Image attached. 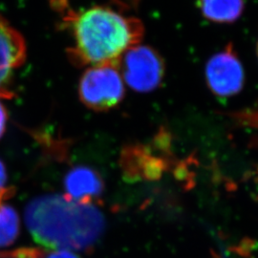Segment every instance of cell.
I'll return each mask as SVG.
<instances>
[{
    "instance_id": "6da1fadb",
    "label": "cell",
    "mask_w": 258,
    "mask_h": 258,
    "mask_svg": "<svg viewBox=\"0 0 258 258\" xmlns=\"http://www.w3.org/2000/svg\"><path fill=\"white\" fill-rule=\"evenodd\" d=\"M25 222L33 239L53 249H92L105 228L104 217L94 205L59 195L35 198L26 207Z\"/></svg>"
},
{
    "instance_id": "7a4b0ae2",
    "label": "cell",
    "mask_w": 258,
    "mask_h": 258,
    "mask_svg": "<svg viewBox=\"0 0 258 258\" xmlns=\"http://www.w3.org/2000/svg\"><path fill=\"white\" fill-rule=\"evenodd\" d=\"M74 45L69 56L74 64L116 65L144 35L139 19L127 18L105 7H93L71 16Z\"/></svg>"
},
{
    "instance_id": "3957f363",
    "label": "cell",
    "mask_w": 258,
    "mask_h": 258,
    "mask_svg": "<svg viewBox=\"0 0 258 258\" xmlns=\"http://www.w3.org/2000/svg\"><path fill=\"white\" fill-rule=\"evenodd\" d=\"M79 96L83 104L94 111H106L119 104L124 96L122 78L116 65L94 66L83 74Z\"/></svg>"
},
{
    "instance_id": "277c9868",
    "label": "cell",
    "mask_w": 258,
    "mask_h": 258,
    "mask_svg": "<svg viewBox=\"0 0 258 258\" xmlns=\"http://www.w3.org/2000/svg\"><path fill=\"white\" fill-rule=\"evenodd\" d=\"M120 67L129 87L140 93L155 90L165 74L163 58L148 46L137 45L129 49L120 57Z\"/></svg>"
},
{
    "instance_id": "5b68a950",
    "label": "cell",
    "mask_w": 258,
    "mask_h": 258,
    "mask_svg": "<svg viewBox=\"0 0 258 258\" xmlns=\"http://www.w3.org/2000/svg\"><path fill=\"white\" fill-rule=\"evenodd\" d=\"M207 83L213 94L231 97L241 91L245 83V73L232 44L212 55L206 66Z\"/></svg>"
},
{
    "instance_id": "8992f818",
    "label": "cell",
    "mask_w": 258,
    "mask_h": 258,
    "mask_svg": "<svg viewBox=\"0 0 258 258\" xmlns=\"http://www.w3.org/2000/svg\"><path fill=\"white\" fill-rule=\"evenodd\" d=\"M26 45L23 37L0 16V98L12 99L13 75L24 63Z\"/></svg>"
},
{
    "instance_id": "52a82bcc",
    "label": "cell",
    "mask_w": 258,
    "mask_h": 258,
    "mask_svg": "<svg viewBox=\"0 0 258 258\" xmlns=\"http://www.w3.org/2000/svg\"><path fill=\"white\" fill-rule=\"evenodd\" d=\"M66 199L76 203L93 205L103 191L101 175L89 166L73 167L64 178Z\"/></svg>"
},
{
    "instance_id": "ba28073f",
    "label": "cell",
    "mask_w": 258,
    "mask_h": 258,
    "mask_svg": "<svg viewBox=\"0 0 258 258\" xmlns=\"http://www.w3.org/2000/svg\"><path fill=\"white\" fill-rule=\"evenodd\" d=\"M200 8L206 19L217 23H232L242 16L244 0H200Z\"/></svg>"
},
{
    "instance_id": "9c48e42d",
    "label": "cell",
    "mask_w": 258,
    "mask_h": 258,
    "mask_svg": "<svg viewBox=\"0 0 258 258\" xmlns=\"http://www.w3.org/2000/svg\"><path fill=\"white\" fill-rule=\"evenodd\" d=\"M20 231L19 214L6 203L0 205V249L7 248L18 239Z\"/></svg>"
},
{
    "instance_id": "30bf717a",
    "label": "cell",
    "mask_w": 258,
    "mask_h": 258,
    "mask_svg": "<svg viewBox=\"0 0 258 258\" xmlns=\"http://www.w3.org/2000/svg\"><path fill=\"white\" fill-rule=\"evenodd\" d=\"M15 194V188L8 185L7 170L0 160V205L5 203Z\"/></svg>"
},
{
    "instance_id": "8fae6325",
    "label": "cell",
    "mask_w": 258,
    "mask_h": 258,
    "mask_svg": "<svg viewBox=\"0 0 258 258\" xmlns=\"http://www.w3.org/2000/svg\"><path fill=\"white\" fill-rule=\"evenodd\" d=\"M41 258H81L72 250L68 249H51L43 250Z\"/></svg>"
},
{
    "instance_id": "7c38bea8",
    "label": "cell",
    "mask_w": 258,
    "mask_h": 258,
    "mask_svg": "<svg viewBox=\"0 0 258 258\" xmlns=\"http://www.w3.org/2000/svg\"><path fill=\"white\" fill-rule=\"evenodd\" d=\"M7 120H8V113L3 103L0 102V139L5 133L6 126H7Z\"/></svg>"
},
{
    "instance_id": "4fadbf2b",
    "label": "cell",
    "mask_w": 258,
    "mask_h": 258,
    "mask_svg": "<svg viewBox=\"0 0 258 258\" xmlns=\"http://www.w3.org/2000/svg\"><path fill=\"white\" fill-rule=\"evenodd\" d=\"M256 49H257V56H258V42H257V47H256Z\"/></svg>"
}]
</instances>
